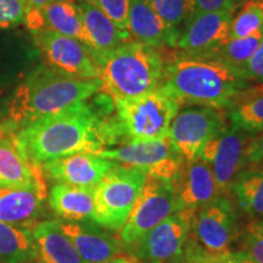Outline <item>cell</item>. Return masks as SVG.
Instances as JSON below:
<instances>
[{"label":"cell","mask_w":263,"mask_h":263,"mask_svg":"<svg viewBox=\"0 0 263 263\" xmlns=\"http://www.w3.org/2000/svg\"><path fill=\"white\" fill-rule=\"evenodd\" d=\"M98 105L87 101L43 117L12 133L20 150L32 163L41 164L78 153L98 154L115 145L108 112L115 101L103 91Z\"/></svg>","instance_id":"obj_1"},{"label":"cell","mask_w":263,"mask_h":263,"mask_svg":"<svg viewBox=\"0 0 263 263\" xmlns=\"http://www.w3.org/2000/svg\"><path fill=\"white\" fill-rule=\"evenodd\" d=\"M103 89L100 78L87 80L41 66L18 85L9 105L4 127L14 133L26 124L84 103Z\"/></svg>","instance_id":"obj_2"},{"label":"cell","mask_w":263,"mask_h":263,"mask_svg":"<svg viewBox=\"0 0 263 263\" xmlns=\"http://www.w3.org/2000/svg\"><path fill=\"white\" fill-rule=\"evenodd\" d=\"M161 87L183 105L224 108L248 83L222 62L186 57L179 51L166 52Z\"/></svg>","instance_id":"obj_3"},{"label":"cell","mask_w":263,"mask_h":263,"mask_svg":"<svg viewBox=\"0 0 263 263\" xmlns=\"http://www.w3.org/2000/svg\"><path fill=\"white\" fill-rule=\"evenodd\" d=\"M103 91L114 101L129 100L161 84L164 59L161 49L129 41L98 60Z\"/></svg>","instance_id":"obj_4"},{"label":"cell","mask_w":263,"mask_h":263,"mask_svg":"<svg viewBox=\"0 0 263 263\" xmlns=\"http://www.w3.org/2000/svg\"><path fill=\"white\" fill-rule=\"evenodd\" d=\"M179 110L180 104L161 85L139 98L115 101L112 126L117 143L166 139Z\"/></svg>","instance_id":"obj_5"},{"label":"cell","mask_w":263,"mask_h":263,"mask_svg":"<svg viewBox=\"0 0 263 263\" xmlns=\"http://www.w3.org/2000/svg\"><path fill=\"white\" fill-rule=\"evenodd\" d=\"M147 174L136 167L116 164L94 189L91 222L101 228L120 230L127 221Z\"/></svg>","instance_id":"obj_6"},{"label":"cell","mask_w":263,"mask_h":263,"mask_svg":"<svg viewBox=\"0 0 263 263\" xmlns=\"http://www.w3.org/2000/svg\"><path fill=\"white\" fill-rule=\"evenodd\" d=\"M224 108L193 106L179 110L170 127L168 140L184 161L199 157L202 147L228 126Z\"/></svg>","instance_id":"obj_7"},{"label":"cell","mask_w":263,"mask_h":263,"mask_svg":"<svg viewBox=\"0 0 263 263\" xmlns=\"http://www.w3.org/2000/svg\"><path fill=\"white\" fill-rule=\"evenodd\" d=\"M240 232L236 207L224 195L193 213L190 236L211 254L228 255L238 241Z\"/></svg>","instance_id":"obj_8"},{"label":"cell","mask_w":263,"mask_h":263,"mask_svg":"<svg viewBox=\"0 0 263 263\" xmlns=\"http://www.w3.org/2000/svg\"><path fill=\"white\" fill-rule=\"evenodd\" d=\"M177 211L171 182L149 178L138 195L127 221L120 232L124 246L133 245L145 233Z\"/></svg>","instance_id":"obj_9"},{"label":"cell","mask_w":263,"mask_h":263,"mask_svg":"<svg viewBox=\"0 0 263 263\" xmlns=\"http://www.w3.org/2000/svg\"><path fill=\"white\" fill-rule=\"evenodd\" d=\"M95 155L120 162L123 166L144 171L149 178L172 182L183 159L170 143L168 138L161 140L130 141L115 149H104Z\"/></svg>","instance_id":"obj_10"},{"label":"cell","mask_w":263,"mask_h":263,"mask_svg":"<svg viewBox=\"0 0 263 263\" xmlns=\"http://www.w3.org/2000/svg\"><path fill=\"white\" fill-rule=\"evenodd\" d=\"M251 138L246 132L229 123L200 151L197 159L209 164L223 195L229 193L235 177L249 167L246 146Z\"/></svg>","instance_id":"obj_11"},{"label":"cell","mask_w":263,"mask_h":263,"mask_svg":"<svg viewBox=\"0 0 263 263\" xmlns=\"http://www.w3.org/2000/svg\"><path fill=\"white\" fill-rule=\"evenodd\" d=\"M193 212L176 211L145 233L133 245V257L141 263H172L188 241Z\"/></svg>","instance_id":"obj_12"},{"label":"cell","mask_w":263,"mask_h":263,"mask_svg":"<svg viewBox=\"0 0 263 263\" xmlns=\"http://www.w3.org/2000/svg\"><path fill=\"white\" fill-rule=\"evenodd\" d=\"M33 34L49 67L72 77L100 78V68L93 51L83 42L48 29Z\"/></svg>","instance_id":"obj_13"},{"label":"cell","mask_w":263,"mask_h":263,"mask_svg":"<svg viewBox=\"0 0 263 263\" xmlns=\"http://www.w3.org/2000/svg\"><path fill=\"white\" fill-rule=\"evenodd\" d=\"M234 12L235 10H223L190 16L174 49L186 57L212 59L229 41Z\"/></svg>","instance_id":"obj_14"},{"label":"cell","mask_w":263,"mask_h":263,"mask_svg":"<svg viewBox=\"0 0 263 263\" xmlns=\"http://www.w3.org/2000/svg\"><path fill=\"white\" fill-rule=\"evenodd\" d=\"M171 184L177 211L194 213L223 195L210 166L200 159L183 161Z\"/></svg>","instance_id":"obj_15"},{"label":"cell","mask_w":263,"mask_h":263,"mask_svg":"<svg viewBox=\"0 0 263 263\" xmlns=\"http://www.w3.org/2000/svg\"><path fill=\"white\" fill-rule=\"evenodd\" d=\"M115 161L90 153H78L41 164L43 174L57 183L80 188H95L111 170Z\"/></svg>","instance_id":"obj_16"},{"label":"cell","mask_w":263,"mask_h":263,"mask_svg":"<svg viewBox=\"0 0 263 263\" xmlns=\"http://www.w3.org/2000/svg\"><path fill=\"white\" fill-rule=\"evenodd\" d=\"M47 188L42 167L26 159L11 132L0 137V189Z\"/></svg>","instance_id":"obj_17"},{"label":"cell","mask_w":263,"mask_h":263,"mask_svg":"<svg viewBox=\"0 0 263 263\" xmlns=\"http://www.w3.org/2000/svg\"><path fill=\"white\" fill-rule=\"evenodd\" d=\"M65 235L87 263H104L121 254L123 244L101 227L87 221H59Z\"/></svg>","instance_id":"obj_18"},{"label":"cell","mask_w":263,"mask_h":263,"mask_svg":"<svg viewBox=\"0 0 263 263\" xmlns=\"http://www.w3.org/2000/svg\"><path fill=\"white\" fill-rule=\"evenodd\" d=\"M128 32L137 42L156 49L176 48L180 32L170 28L147 0H130Z\"/></svg>","instance_id":"obj_19"},{"label":"cell","mask_w":263,"mask_h":263,"mask_svg":"<svg viewBox=\"0 0 263 263\" xmlns=\"http://www.w3.org/2000/svg\"><path fill=\"white\" fill-rule=\"evenodd\" d=\"M82 16V22L87 37V47L93 51L95 61L107 52L120 47L123 43L132 41L128 31L121 29L88 3H78Z\"/></svg>","instance_id":"obj_20"},{"label":"cell","mask_w":263,"mask_h":263,"mask_svg":"<svg viewBox=\"0 0 263 263\" xmlns=\"http://www.w3.org/2000/svg\"><path fill=\"white\" fill-rule=\"evenodd\" d=\"M47 188L0 189V222L28 227L38 221L47 199Z\"/></svg>","instance_id":"obj_21"},{"label":"cell","mask_w":263,"mask_h":263,"mask_svg":"<svg viewBox=\"0 0 263 263\" xmlns=\"http://www.w3.org/2000/svg\"><path fill=\"white\" fill-rule=\"evenodd\" d=\"M38 263H87L57 219L38 223L32 229Z\"/></svg>","instance_id":"obj_22"},{"label":"cell","mask_w":263,"mask_h":263,"mask_svg":"<svg viewBox=\"0 0 263 263\" xmlns=\"http://www.w3.org/2000/svg\"><path fill=\"white\" fill-rule=\"evenodd\" d=\"M94 189L57 183L49 193V205L65 221H88L94 211Z\"/></svg>","instance_id":"obj_23"},{"label":"cell","mask_w":263,"mask_h":263,"mask_svg":"<svg viewBox=\"0 0 263 263\" xmlns=\"http://www.w3.org/2000/svg\"><path fill=\"white\" fill-rule=\"evenodd\" d=\"M226 111L233 126L252 137L263 133V83L236 93Z\"/></svg>","instance_id":"obj_24"},{"label":"cell","mask_w":263,"mask_h":263,"mask_svg":"<svg viewBox=\"0 0 263 263\" xmlns=\"http://www.w3.org/2000/svg\"><path fill=\"white\" fill-rule=\"evenodd\" d=\"M43 29L76 38L87 45L80 6L76 0H51L41 11Z\"/></svg>","instance_id":"obj_25"},{"label":"cell","mask_w":263,"mask_h":263,"mask_svg":"<svg viewBox=\"0 0 263 263\" xmlns=\"http://www.w3.org/2000/svg\"><path fill=\"white\" fill-rule=\"evenodd\" d=\"M240 209L254 219L263 218V166H249L242 170L230 185Z\"/></svg>","instance_id":"obj_26"},{"label":"cell","mask_w":263,"mask_h":263,"mask_svg":"<svg viewBox=\"0 0 263 263\" xmlns=\"http://www.w3.org/2000/svg\"><path fill=\"white\" fill-rule=\"evenodd\" d=\"M37 249L32 230L0 222V263H32Z\"/></svg>","instance_id":"obj_27"},{"label":"cell","mask_w":263,"mask_h":263,"mask_svg":"<svg viewBox=\"0 0 263 263\" xmlns=\"http://www.w3.org/2000/svg\"><path fill=\"white\" fill-rule=\"evenodd\" d=\"M262 38L263 32L256 33V34L245 38L229 39L216 51V54L212 57V60L222 62L235 74L239 76L240 70L248 64V61L254 55Z\"/></svg>","instance_id":"obj_28"},{"label":"cell","mask_w":263,"mask_h":263,"mask_svg":"<svg viewBox=\"0 0 263 263\" xmlns=\"http://www.w3.org/2000/svg\"><path fill=\"white\" fill-rule=\"evenodd\" d=\"M263 32V11L258 0H246L230 26L229 39L245 38Z\"/></svg>","instance_id":"obj_29"},{"label":"cell","mask_w":263,"mask_h":263,"mask_svg":"<svg viewBox=\"0 0 263 263\" xmlns=\"http://www.w3.org/2000/svg\"><path fill=\"white\" fill-rule=\"evenodd\" d=\"M151 8L170 28L178 31L189 17L190 0H147Z\"/></svg>","instance_id":"obj_30"},{"label":"cell","mask_w":263,"mask_h":263,"mask_svg":"<svg viewBox=\"0 0 263 263\" xmlns=\"http://www.w3.org/2000/svg\"><path fill=\"white\" fill-rule=\"evenodd\" d=\"M236 242H239V250L255 263H263V223L259 219H252L240 232Z\"/></svg>","instance_id":"obj_31"},{"label":"cell","mask_w":263,"mask_h":263,"mask_svg":"<svg viewBox=\"0 0 263 263\" xmlns=\"http://www.w3.org/2000/svg\"><path fill=\"white\" fill-rule=\"evenodd\" d=\"M129 2L130 0H78V3H88L94 6L124 31H128Z\"/></svg>","instance_id":"obj_32"},{"label":"cell","mask_w":263,"mask_h":263,"mask_svg":"<svg viewBox=\"0 0 263 263\" xmlns=\"http://www.w3.org/2000/svg\"><path fill=\"white\" fill-rule=\"evenodd\" d=\"M172 263H229V261L227 255L219 256L211 254L195 241L192 236H189L182 252Z\"/></svg>","instance_id":"obj_33"},{"label":"cell","mask_w":263,"mask_h":263,"mask_svg":"<svg viewBox=\"0 0 263 263\" xmlns=\"http://www.w3.org/2000/svg\"><path fill=\"white\" fill-rule=\"evenodd\" d=\"M25 22L24 0H0V29Z\"/></svg>","instance_id":"obj_34"},{"label":"cell","mask_w":263,"mask_h":263,"mask_svg":"<svg viewBox=\"0 0 263 263\" xmlns=\"http://www.w3.org/2000/svg\"><path fill=\"white\" fill-rule=\"evenodd\" d=\"M239 77L249 84V82L263 83V38L251 59L239 72Z\"/></svg>","instance_id":"obj_35"},{"label":"cell","mask_w":263,"mask_h":263,"mask_svg":"<svg viewBox=\"0 0 263 263\" xmlns=\"http://www.w3.org/2000/svg\"><path fill=\"white\" fill-rule=\"evenodd\" d=\"M241 3H244V0H190L189 17L202 12L235 10Z\"/></svg>","instance_id":"obj_36"},{"label":"cell","mask_w":263,"mask_h":263,"mask_svg":"<svg viewBox=\"0 0 263 263\" xmlns=\"http://www.w3.org/2000/svg\"><path fill=\"white\" fill-rule=\"evenodd\" d=\"M51 0H24L25 3V22L31 31L39 32L43 29L41 11Z\"/></svg>","instance_id":"obj_37"},{"label":"cell","mask_w":263,"mask_h":263,"mask_svg":"<svg viewBox=\"0 0 263 263\" xmlns=\"http://www.w3.org/2000/svg\"><path fill=\"white\" fill-rule=\"evenodd\" d=\"M249 166H263V133L252 137L246 146Z\"/></svg>","instance_id":"obj_38"},{"label":"cell","mask_w":263,"mask_h":263,"mask_svg":"<svg viewBox=\"0 0 263 263\" xmlns=\"http://www.w3.org/2000/svg\"><path fill=\"white\" fill-rule=\"evenodd\" d=\"M227 258H228L229 263H255L241 250H233L227 255Z\"/></svg>","instance_id":"obj_39"},{"label":"cell","mask_w":263,"mask_h":263,"mask_svg":"<svg viewBox=\"0 0 263 263\" xmlns=\"http://www.w3.org/2000/svg\"><path fill=\"white\" fill-rule=\"evenodd\" d=\"M104 263H141V262L138 261V259L134 257H127V256L118 255V256H116V257L108 259V261L104 262Z\"/></svg>","instance_id":"obj_40"},{"label":"cell","mask_w":263,"mask_h":263,"mask_svg":"<svg viewBox=\"0 0 263 263\" xmlns=\"http://www.w3.org/2000/svg\"><path fill=\"white\" fill-rule=\"evenodd\" d=\"M6 130H8V129H6V128L4 127V126H3V124H0V137H2L3 136V134H4L5 133V132Z\"/></svg>","instance_id":"obj_41"},{"label":"cell","mask_w":263,"mask_h":263,"mask_svg":"<svg viewBox=\"0 0 263 263\" xmlns=\"http://www.w3.org/2000/svg\"><path fill=\"white\" fill-rule=\"evenodd\" d=\"M259 2V5H261V8H262V11H263V0H258Z\"/></svg>","instance_id":"obj_42"},{"label":"cell","mask_w":263,"mask_h":263,"mask_svg":"<svg viewBox=\"0 0 263 263\" xmlns=\"http://www.w3.org/2000/svg\"><path fill=\"white\" fill-rule=\"evenodd\" d=\"M259 221H261V222H262V223H263V218H262V219H259Z\"/></svg>","instance_id":"obj_43"},{"label":"cell","mask_w":263,"mask_h":263,"mask_svg":"<svg viewBox=\"0 0 263 263\" xmlns=\"http://www.w3.org/2000/svg\"><path fill=\"white\" fill-rule=\"evenodd\" d=\"M32 263H38V261H35V262H32Z\"/></svg>","instance_id":"obj_44"},{"label":"cell","mask_w":263,"mask_h":263,"mask_svg":"<svg viewBox=\"0 0 263 263\" xmlns=\"http://www.w3.org/2000/svg\"><path fill=\"white\" fill-rule=\"evenodd\" d=\"M245 2H246V0H244V3H245Z\"/></svg>","instance_id":"obj_45"},{"label":"cell","mask_w":263,"mask_h":263,"mask_svg":"<svg viewBox=\"0 0 263 263\" xmlns=\"http://www.w3.org/2000/svg\"><path fill=\"white\" fill-rule=\"evenodd\" d=\"M0 114H2V112H0Z\"/></svg>","instance_id":"obj_46"}]
</instances>
